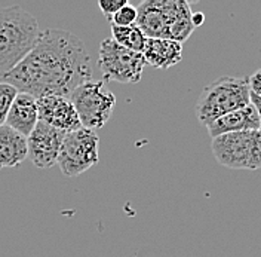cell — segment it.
Segmentation results:
<instances>
[{"mask_svg":"<svg viewBox=\"0 0 261 257\" xmlns=\"http://www.w3.org/2000/svg\"><path fill=\"white\" fill-rule=\"evenodd\" d=\"M16 96H18V89L15 86L0 82V127L6 124L8 113L11 110Z\"/></svg>","mask_w":261,"mask_h":257,"instance_id":"cell-16","label":"cell"},{"mask_svg":"<svg viewBox=\"0 0 261 257\" xmlns=\"http://www.w3.org/2000/svg\"><path fill=\"white\" fill-rule=\"evenodd\" d=\"M29 158L27 137L8 125L0 127V170L15 168Z\"/></svg>","mask_w":261,"mask_h":257,"instance_id":"cell-14","label":"cell"},{"mask_svg":"<svg viewBox=\"0 0 261 257\" xmlns=\"http://www.w3.org/2000/svg\"><path fill=\"white\" fill-rule=\"evenodd\" d=\"M65 132L54 128L45 122H37L33 132L27 137L29 159L36 168L48 170L58 162Z\"/></svg>","mask_w":261,"mask_h":257,"instance_id":"cell-9","label":"cell"},{"mask_svg":"<svg viewBox=\"0 0 261 257\" xmlns=\"http://www.w3.org/2000/svg\"><path fill=\"white\" fill-rule=\"evenodd\" d=\"M110 29H112V39L117 45L129 49V51H134V52H138V54L144 52L147 37L137 24L129 26V27L112 26Z\"/></svg>","mask_w":261,"mask_h":257,"instance_id":"cell-15","label":"cell"},{"mask_svg":"<svg viewBox=\"0 0 261 257\" xmlns=\"http://www.w3.org/2000/svg\"><path fill=\"white\" fill-rule=\"evenodd\" d=\"M98 67L106 81L138 83L143 78L146 60L143 54L123 48L109 37L99 45Z\"/></svg>","mask_w":261,"mask_h":257,"instance_id":"cell-7","label":"cell"},{"mask_svg":"<svg viewBox=\"0 0 261 257\" xmlns=\"http://www.w3.org/2000/svg\"><path fill=\"white\" fill-rule=\"evenodd\" d=\"M92 81V64L85 43L63 29L40 32L27 57L0 82L34 98L70 97L83 83Z\"/></svg>","mask_w":261,"mask_h":257,"instance_id":"cell-1","label":"cell"},{"mask_svg":"<svg viewBox=\"0 0 261 257\" xmlns=\"http://www.w3.org/2000/svg\"><path fill=\"white\" fill-rule=\"evenodd\" d=\"M68 100L74 106L82 128H102L112 118L116 106V97L104 85V81H89L77 86Z\"/></svg>","mask_w":261,"mask_h":257,"instance_id":"cell-5","label":"cell"},{"mask_svg":"<svg viewBox=\"0 0 261 257\" xmlns=\"http://www.w3.org/2000/svg\"><path fill=\"white\" fill-rule=\"evenodd\" d=\"M261 168V131H257L254 135V147H252V158L249 163V170H260Z\"/></svg>","mask_w":261,"mask_h":257,"instance_id":"cell-19","label":"cell"},{"mask_svg":"<svg viewBox=\"0 0 261 257\" xmlns=\"http://www.w3.org/2000/svg\"><path fill=\"white\" fill-rule=\"evenodd\" d=\"M137 16H138L137 8L128 3L112 16L110 22L112 26H117V27H129V26L137 24Z\"/></svg>","mask_w":261,"mask_h":257,"instance_id":"cell-17","label":"cell"},{"mask_svg":"<svg viewBox=\"0 0 261 257\" xmlns=\"http://www.w3.org/2000/svg\"><path fill=\"white\" fill-rule=\"evenodd\" d=\"M36 16L21 6L0 8V81L19 64L39 37Z\"/></svg>","mask_w":261,"mask_h":257,"instance_id":"cell-3","label":"cell"},{"mask_svg":"<svg viewBox=\"0 0 261 257\" xmlns=\"http://www.w3.org/2000/svg\"><path fill=\"white\" fill-rule=\"evenodd\" d=\"M203 19H205V16L202 12H195L193 15H192V22H193V26L197 27V26H200L202 22H203Z\"/></svg>","mask_w":261,"mask_h":257,"instance_id":"cell-22","label":"cell"},{"mask_svg":"<svg viewBox=\"0 0 261 257\" xmlns=\"http://www.w3.org/2000/svg\"><path fill=\"white\" fill-rule=\"evenodd\" d=\"M251 104L255 107V110L258 113V118H260V131H261V97L255 96L251 92Z\"/></svg>","mask_w":261,"mask_h":257,"instance_id":"cell-21","label":"cell"},{"mask_svg":"<svg viewBox=\"0 0 261 257\" xmlns=\"http://www.w3.org/2000/svg\"><path fill=\"white\" fill-rule=\"evenodd\" d=\"M137 26L147 39L182 43L195 30L190 3L182 0H147L137 6Z\"/></svg>","mask_w":261,"mask_h":257,"instance_id":"cell-2","label":"cell"},{"mask_svg":"<svg viewBox=\"0 0 261 257\" xmlns=\"http://www.w3.org/2000/svg\"><path fill=\"white\" fill-rule=\"evenodd\" d=\"M211 138L224 135L230 132H244V131H260V118L252 104L244 109L227 113L210 124L205 125Z\"/></svg>","mask_w":261,"mask_h":257,"instance_id":"cell-11","label":"cell"},{"mask_svg":"<svg viewBox=\"0 0 261 257\" xmlns=\"http://www.w3.org/2000/svg\"><path fill=\"white\" fill-rule=\"evenodd\" d=\"M143 57L146 64L166 70L182 60V43L169 39H147Z\"/></svg>","mask_w":261,"mask_h":257,"instance_id":"cell-13","label":"cell"},{"mask_svg":"<svg viewBox=\"0 0 261 257\" xmlns=\"http://www.w3.org/2000/svg\"><path fill=\"white\" fill-rule=\"evenodd\" d=\"M37 122H39L37 98L25 92H18L11 110L8 113L5 125L15 129L16 132H19L24 137H29L34 127L37 125Z\"/></svg>","mask_w":261,"mask_h":257,"instance_id":"cell-12","label":"cell"},{"mask_svg":"<svg viewBox=\"0 0 261 257\" xmlns=\"http://www.w3.org/2000/svg\"><path fill=\"white\" fill-rule=\"evenodd\" d=\"M251 104L249 78L223 76L206 85L195 106L197 121L205 127L227 113L244 109Z\"/></svg>","mask_w":261,"mask_h":257,"instance_id":"cell-4","label":"cell"},{"mask_svg":"<svg viewBox=\"0 0 261 257\" xmlns=\"http://www.w3.org/2000/svg\"><path fill=\"white\" fill-rule=\"evenodd\" d=\"M125 5H128V0H98V8L101 9V12L104 16L110 21L112 16L119 12Z\"/></svg>","mask_w":261,"mask_h":257,"instance_id":"cell-18","label":"cell"},{"mask_svg":"<svg viewBox=\"0 0 261 257\" xmlns=\"http://www.w3.org/2000/svg\"><path fill=\"white\" fill-rule=\"evenodd\" d=\"M39 121L63 132H73L82 128L74 106L67 97L46 96L37 98Z\"/></svg>","mask_w":261,"mask_h":257,"instance_id":"cell-10","label":"cell"},{"mask_svg":"<svg viewBox=\"0 0 261 257\" xmlns=\"http://www.w3.org/2000/svg\"><path fill=\"white\" fill-rule=\"evenodd\" d=\"M249 86L252 94L261 97V68H258L252 76H249Z\"/></svg>","mask_w":261,"mask_h":257,"instance_id":"cell-20","label":"cell"},{"mask_svg":"<svg viewBox=\"0 0 261 257\" xmlns=\"http://www.w3.org/2000/svg\"><path fill=\"white\" fill-rule=\"evenodd\" d=\"M255 132H230L212 138L211 147L215 161L231 170H249Z\"/></svg>","mask_w":261,"mask_h":257,"instance_id":"cell-8","label":"cell"},{"mask_svg":"<svg viewBox=\"0 0 261 257\" xmlns=\"http://www.w3.org/2000/svg\"><path fill=\"white\" fill-rule=\"evenodd\" d=\"M99 138L92 129L81 128L67 132L61 145L58 165L64 176L77 177L98 163Z\"/></svg>","mask_w":261,"mask_h":257,"instance_id":"cell-6","label":"cell"}]
</instances>
